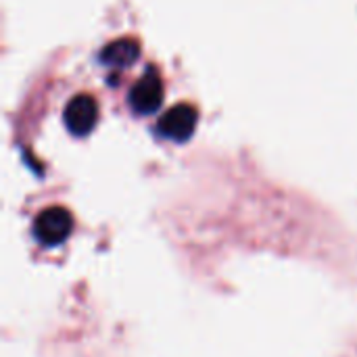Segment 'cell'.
I'll use <instances>...</instances> for the list:
<instances>
[{"mask_svg": "<svg viewBox=\"0 0 357 357\" xmlns=\"http://www.w3.org/2000/svg\"><path fill=\"white\" fill-rule=\"evenodd\" d=\"M73 230V215L65 207H48L38 213L33 220V236L44 247H59L63 245Z\"/></svg>", "mask_w": 357, "mask_h": 357, "instance_id": "6da1fadb", "label": "cell"}, {"mask_svg": "<svg viewBox=\"0 0 357 357\" xmlns=\"http://www.w3.org/2000/svg\"><path fill=\"white\" fill-rule=\"evenodd\" d=\"M199 113L192 105L180 102L167 109L159 121H157V132L161 138L172 140V142H186L197 130Z\"/></svg>", "mask_w": 357, "mask_h": 357, "instance_id": "7a4b0ae2", "label": "cell"}, {"mask_svg": "<svg viewBox=\"0 0 357 357\" xmlns=\"http://www.w3.org/2000/svg\"><path fill=\"white\" fill-rule=\"evenodd\" d=\"M130 109L136 115H151L155 113L163 102V79L155 67L146 69L144 75L132 86L128 94Z\"/></svg>", "mask_w": 357, "mask_h": 357, "instance_id": "3957f363", "label": "cell"}, {"mask_svg": "<svg viewBox=\"0 0 357 357\" xmlns=\"http://www.w3.org/2000/svg\"><path fill=\"white\" fill-rule=\"evenodd\" d=\"M63 119L69 134H73L75 138L88 136L98 121V105L90 94H77L67 102Z\"/></svg>", "mask_w": 357, "mask_h": 357, "instance_id": "277c9868", "label": "cell"}, {"mask_svg": "<svg viewBox=\"0 0 357 357\" xmlns=\"http://www.w3.org/2000/svg\"><path fill=\"white\" fill-rule=\"evenodd\" d=\"M140 56V44L132 38H119L100 50V61L113 69H126Z\"/></svg>", "mask_w": 357, "mask_h": 357, "instance_id": "5b68a950", "label": "cell"}]
</instances>
